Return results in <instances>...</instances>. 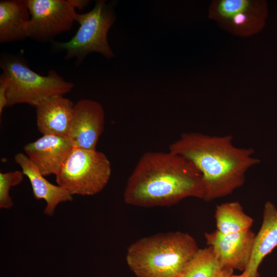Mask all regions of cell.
<instances>
[{
  "label": "cell",
  "mask_w": 277,
  "mask_h": 277,
  "mask_svg": "<svg viewBox=\"0 0 277 277\" xmlns=\"http://www.w3.org/2000/svg\"><path fill=\"white\" fill-rule=\"evenodd\" d=\"M202 174L183 156L170 151L147 152L129 176L125 202L141 207L171 206L194 197L204 199Z\"/></svg>",
  "instance_id": "1"
},
{
  "label": "cell",
  "mask_w": 277,
  "mask_h": 277,
  "mask_svg": "<svg viewBox=\"0 0 277 277\" xmlns=\"http://www.w3.org/2000/svg\"><path fill=\"white\" fill-rule=\"evenodd\" d=\"M232 140L229 135L188 132L169 147V151L190 161L201 172L206 201L231 193L243 184L248 170L260 162L253 156V149L235 147Z\"/></svg>",
  "instance_id": "2"
},
{
  "label": "cell",
  "mask_w": 277,
  "mask_h": 277,
  "mask_svg": "<svg viewBox=\"0 0 277 277\" xmlns=\"http://www.w3.org/2000/svg\"><path fill=\"white\" fill-rule=\"evenodd\" d=\"M199 249L188 233H158L129 245L126 260L137 277H176Z\"/></svg>",
  "instance_id": "3"
},
{
  "label": "cell",
  "mask_w": 277,
  "mask_h": 277,
  "mask_svg": "<svg viewBox=\"0 0 277 277\" xmlns=\"http://www.w3.org/2000/svg\"><path fill=\"white\" fill-rule=\"evenodd\" d=\"M0 66L3 70L1 76L8 84L7 107L24 103L35 107L46 98L69 93L74 86L53 70L42 75L13 56L3 58Z\"/></svg>",
  "instance_id": "4"
},
{
  "label": "cell",
  "mask_w": 277,
  "mask_h": 277,
  "mask_svg": "<svg viewBox=\"0 0 277 277\" xmlns=\"http://www.w3.org/2000/svg\"><path fill=\"white\" fill-rule=\"evenodd\" d=\"M114 3L97 1L89 12L77 13L75 22L80 26L75 35L68 42L54 44L56 49L66 51L65 60L75 57L76 64L80 65L92 52L99 53L108 59L114 56L107 39L108 32L116 19Z\"/></svg>",
  "instance_id": "5"
},
{
  "label": "cell",
  "mask_w": 277,
  "mask_h": 277,
  "mask_svg": "<svg viewBox=\"0 0 277 277\" xmlns=\"http://www.w3.org/2000/svg\"><path fill=\"white\" fill-rule=\"evenodd\" d=\"M111 174V164L104 153L74 147L55 176L57 185L72 195L91 196L105 187Z\"/></svg>",
  "instance_id": "6"
},
{
  "label": "cell",
  "mask_w": 277,
  "mask_h": 277,
  "mask_svg": "<svg viewBox=\"0 0 277 277\" xmlns=\"http://www.w3.org/2000/svg\"><path fill=\"white\" fill-rule=\"evenodd\" d=\"M30 14L27 36L40 42L69 31L77 13L68 0H26Z\"/></svg>",
  "instance_id": "7"
},
{
  "label": "cell",
  "mask_w": 277,
  "mask_h": 277,
  "mask_svg": "<svg viewBox=\"0 0 277 277\" xmlns=\"http://www.w3.org/2000/svg\"><path fill=\"white\" fill-rule=\"evenodd\" d=\"M104 124L102 105L93 100H81L74 104L67 137L74 147L96 150Z\"/></svg>",
  "instance_id": "8"
},
{
  "label": "cell",
  "mask_w": 277,
  "mask_h": 277,
  "mask_svg": "<svg viewBox=\"0 0 277 277\" xmlns=\"http://www.w3.org/2000/svg\"><path fill=\"white\" fill-rule=\"evenodd\" d=\"M255 236L250 229L227 234L217 230L205 233L207 244L212 248L221 268L243 271L249 262Z\"/></svg>",
  "instance_id": "9"
},
{
  "label": "cell",
  "mask_w": 277,
  "mask_h": 277,
  "mask_svg": "<svg viewBox=\"0 0 277 277\" xmlns=\"http://www.w3.org/2000/svg\"><path fill=\"white\" fill-rule=\"evenodd\" d=\"M74 147L67 137L43 135L24 147L26 154L44 176L56 175Z\"/></svg>",
  "instance_id": "10"
},
{
  "label": "cell",
  "mask_w": 277,
  "mask_h": 277,
  "mask_svg": "<svg viewBox=\"0 0 277 277\" xmlns=\"http://www.w3.org/2000/svg\"><path fill=\"white\" fill-rule=\"evenodd\" d=\"M74 104L64 95L46 98L35 106L36 124L43 135L67 137Z\"/></svg>",
  "instance_id": "11"
},
{
  "label": "cell",
  "mask_w": 277,
  "mask_h": 277,
  "mask_svg": "<svg viewBox=\"0 0 277 277\" xmlns=\"http://www.w3.org/2000/svg\"><path fill=\"white\" fill-rule=\"evenodd\" d=\"M14 160L21 166L24 174L28 178L34 198L45 201V214L52 216L59 204L73 200L72 195L67 190L48 181L26 154L17 153Z\"/></svg>",
  "instance_id": "12"
},
{
  "label": "cell",
  "mask_w": 277,
  "mask_h": 277,
  "mask_svg": "<svg viewBox=\"0 0 277 277\" xmlns=\"http://www.w3.org/2000/svg\"><path fill=\"white\" fill-rule=\"evenodd\" d=\"M277 246V209L270 202L264 206L261 227L255 234L249 262L243 273L249 277H259L260 264L265 256Z\"/></svg>",
  "instance_id": "13"
},
{
  "label": "cell",
  "mask_w": 277,
  "mask_h": 277,
  "mask_svg": "<svg viewBox=\"0 0 277 277\" xmlns=\"http://www.w3.org/2000/svg\"><path fill=\"white\" fill-rule=\"evenodd\" d=\"M30 14L26 0L0 1V43L22 41L27 36Z\"/></svg>",
  "instance_id": "14"
},
{
  "label": "cell",
  "mask_w": 277,
  "mask_h": 277,
  "mask_svg": "<svg viewBox=\"0 0 277 277\" xmlns=\"http://www.w3.org/2000/svg\"><path fill=\"white\" fill-rule=\"evenodd\" d=\"M267 15V3L259 1L253 8L236 15L220 25L233 35L247 37L263 29Z\"/></svg>",
  "instance_id": "15"
},
{
  "label": "cell",
  "mask_w": 277,
  "mask_h": 277,
  "mask_svg": "<svg viewBox=\"0 0 277 277\" xmlns=\"http://www.w3.org/2000/svg\"><path fill=\"white\" fill-rule=\"evenodd\" d=\"M218 231L227 234L250 229L253 220L246 214L239 202L225 203L217 205L215 211Z\"/></svg>",
  "instance_id": "16"
},
{
  "label": "cell",
  "mask_w": 277,
  "mask_h": 277,
  "mask_svg": "<svg viewBox=\"0 0 277 277\" xmlns=\"http://www.w3.org/2000/svg\"><path fill=\"white\" fill-rule=\"evenodd\" d=\"M221 267L211 247L199 249L176 277H212Z\"/></svg>",
  "instance_id": "17"
},
{
  "label": "cell",
  "mask_w": 277,
  "mask_h": 277,
  "mask_svg": "<svg viewBox=\"0 0 277 277\" xmlns=\"http://www.w3.org/2000/svg\"><path fill=\"white\" fill-rule=\"evenodd\" d=\"M259 2L258 0L213 1L208 10V17L220 25L236 15L253 8Z\"/></svg>",
  "instance_id": "18"
},
{
  "label": "cell",
  "mask_w": 277,
  "mask_h": 277,
  "mask_svg": "<svg viewBox=\"0 0 277 277\" xmlns=\"http://www.w3.org/2000/svg\"><path fill=\"white\" fill-rule=\"evenodd\" d=\"M24 174L21 171L0 173V208L10 209L13 206V202L9 194L11 188L19 184Z\"/></svg>",
  "instance_id": "19"
},
{
  "label": "cell",
  "mask_w": 277,
  "mask_h": 277,
  "mask_svg": "<svg viewBox=\"0 0 277 277\" xmlns=\"http://www.w3.org/2000/svg\"><path fill=\"white\" fill-rule=\"evenodd\" d=\"M7 88L8 84L6 81L0 76V116L5 107H7Z\"/></svg>",
  "instance_id": "20"
},
{
  "label": "cell",
  "mask_w": 277,
  "mask_h": 277,
  "mask_svg": "<svg viewBox=\"0 0 277 277\" xmlns=\"http://www.w3.org/2000/svg\"><path fill=\"white\" fill-rule=\"evenodd\" d=\"M71 5L74 8L80 10L84 9L89 4L88 0H68Z\"/></svg>",
  "instance_id": "21"
},
{
  "label": "cell",
  "mask_w": 277,
  "mask_h": 277,
  "mask_svg": "<svg viewBox=\"0 0 277 277\" xmlns=\"http://www.w3.org/2000/svg\"><path fill=\"white\" fill-rule=\"evenodd\" d=\"M233 269L229 267H222L212 277H230Z\"/></svg>",
  "instance_id": "22"
},
{
  "label": "cell",
  "mask_w": 277,
  "mask_h": 277,
  "mask_svg": "<svg viewBox=\"0 0 277 277\" xmlns=\"http://www.w3.org/2000/svg\"><path fill=\"white\" fill-rule=\"evenodd\" d=\"M230 277H249L247 275H246L245 273H243L241 275H233L232 274Z\"/></svg>",
  "instance_id": "23"
}]
</instances>
